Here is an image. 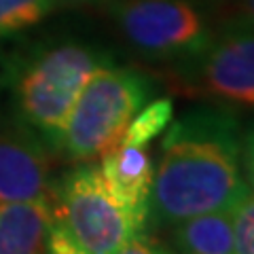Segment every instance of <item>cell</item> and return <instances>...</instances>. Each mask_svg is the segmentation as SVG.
I'll list each match as a JSON object with an SVG mask.
<instances>
[{
    "label": "cell",
    "instance_id": "1",
    "mask_svg": "<svg viewBox=\"0 0 254 254\" xmlns=\"http://www.w3.org/2000/svg\"><path fill=\"white\" fill-rule=\"evenodd\" d=\"M244 189L237 119L229 110H193L165 129L148 218L170 227L203 212L231 208Z\"/></svg>",
    "mask_w": 254,
    "mask_h": 254
},
{
    "label": "cell",
    "instance_id": "13",
    "mask_svg": "<svg viewBox=\"0 0 254 254\" xmlns=\"http://www.w3.org/2000/svg\"><path fill=\"white\" fill-rule=\"evenodd\" d=\"M237 254H254V190L246 185L231 205Z\"/></svg>",
    "mask_w": 254,
    "mask_h": 254
},
{
    "label": "cell",
    "instance_id": "2",
    "mask_svg": "<svg viewBox=\"0 0 254 254\" xmlns=\"http://www.w3.org/2000/svg\"><path fill=\"white\" fill-rule=\"evenodd\" d=\"M53 227L49 252L123 254L155 252L146 225L110 193L98 165L83 163L64 176L51 193Z\"/></svg>",
    "mask_w": 254,
    "mask_h": 254
},
{
    "label": "cell",
    "instance_id": "3",
    "mask_svg": "<svg viewBox=\"0 0 254 254\" xmlns=\"http://www.w3.org/2000/svg\"><path fill=\"white\" fill-rule=\"evenodd\" d=\"M153 95L146 74L125 66H100L68 117L60 150L72 161H93L123 142L133 115Z\"/></svg>",
    "mask_w": 254,
    "mask_h": 254
},
{
    "label": "cell",
    "instance_id": "5",
    "mask_svg": "<svg viewBox=\"0 0 254 254\" xmlns=\"http://www.w3.org/2000/svg\"><path fill=\"white\" fill-rule=\"evenodd\" d=\"M113 15L131 49L153 62H193L210 41L201 13L189 0H121Z\"/></svg>",
    "mask_w": 254,
    "mask_h": 254
},
{
    "label": "cell",
    "instance_id": "11",
    "mask_svg": "<svg viewBox=\"0 0 254 254\" xmlns=\"http://www.w3.org/2000/svg\"><path fill=\"white\" fill-rule=\"evenodd\" d=\"M172 117H174L172 100L163 98V100L150 102V104L146 102L133 115L129 125H127L123 142L125 144H133V146H146L148 142H153L157 136H161L168 129V125L172 123Z\"/></svg>",
    "mask_w": 254,
    "mask_h": 254
},
{
    "label": "cell",
    "instance_id": "10",
    "mask_svg": "<svg viewBox=\"0 0 254 254\" xmlns=\"http://www.w3.org/2000/svg\"><path fill=\"white\" fill-rule=\"evenodd\" d=\"M172 244L189 254H229L235 252L231 208L203 212L170 225Z\"/></svg>",
    "mask_w": 254,
    "mask_h": 254
},
{
    "label": "cell",
    "instance_id": "4",
    "mask_svg": "<svg viewBox=\"0 0 254 254\" xmlns=\"http://www.w3.org/2000/svg\"><path fill=\"white\" fill-rule=\"evenodd\" d=\"M110 60L85 45H58L43 51L19 72L15 83L17 110L49 148L60 150L68 117L83 87Z\"/></svg>",
    "mask_w": 254,
    "mask_h": 254
},
{
    "label": "cell",
    "instance_id": "7",
    "mask_svg": "<svg viewBox=\"0 0 254 254\" xmlns=\"http://www.w3.org/2000/svg\"><path fill=\"white\" fill-rule=\"evenodd\" d=\"M47 144L28 125L0 127V203L49 195Z\"/></svg>",
    "mask_w": 254,
    "mask_h": 254
},
{
    "label": "cell",
    "instance_id": "15",
    "mask_svg": "<svg viewBox=\"0 0 254 254\" xmlns=\"http://www.w3.org/2000/svg\"><path fill=\"white\" fill-rule=\"evenodd\" d=\"M62 6H91V4H100L104 0H55Z\"/></svg>",
    "mask_w": 254,
    "mask_h": 254
},
{
    "label": "cell",
    "instance_id": "6",
    "mask_svg": "<svg viewBox=\"0 0 254 254\" xmlns=\"http://www.w3.org/2000/svg\"><path fill=\"white\" fill-rule=\"evenodd\" d=\"M193 64L210 95L254 108V19L248 15L227 21L210 36Z\"/></svg>",
    "mask_w": 254,
    "mask_h": 254
},
{
    "label": "cell",
    "instance_id": "16",
    "mask_svg": "<svg viewBox=\"0 0 254 254\" xmlns=\"http://www.w3.org/2000/svg\"><path fill=\"white\" fill-rule=\"evenodd\" d=\"M244 9H246V15L254 19V0H244Z\"/></svg>",
    "mask_w": 254,
    "mask_h": 254
},
{
    "label": "cell",
    "instance_id": "14",
    "mask_svg": "<svg viewBox=\"0 0 254 254\" xmlns=\"http://www.w3.org/2000/svg\"><path fill=\"white\" fill-rule=\"evenodd\" d=\"M242 163L248 178V187L254 190V127L242 136Z\"/></svg>",
    "mask_w": 254,
    "mask_h": 254
},
{
    "label": "cell",
    "instance_id": "8",
    "mask_svg": "<svg viewBox=\"0 0 254 254\" xmlns=\"http://www.w3.org/2000/svg\"><path fill=\"white\" fill-rule=\"evenodd\" d=\"M100 172L106 187L119 201L138 220L146 225L150 212V190H153V161L144 146L121 142L100 157Z\"/></svg>",
    "mask_w": 254,
    "mask_h": 254
},
{
    "label": "cell",
    "instance_id": "9",
    "mask_svg": "<svg viewBox=\"0 0 254 254\" xmlns=\"http://www.w3.org/2000/svg\"><path fill=\"white\" fill-rule=\"evenodd\" d=\"M53 227L51 193L0 203V254L49 252Z\"/></svg>",
    "mask_w": 254,
    "mask_h": 254
},
{
    "label": "cell",
    "instance_id": "12",
    "mask_svg": "<svg viewBox=\"0 0 254 254\" xmlns=\"http://www.w3.org/2000/svg\"><path fill=\"white\" fill-rule=\"evenodd\" d=\"M55 6V0H0V38L36 26Z\"/></svg>",
    "mask_w": 254,
    "mask_h": 254
}]
</instances>
